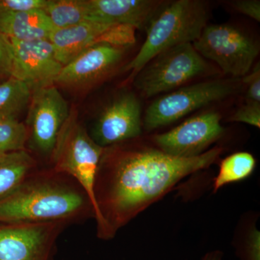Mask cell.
<instances>
[{
  "instance_id": "1",
  "label": "cell",
  "mask_w": 260,
  "mask_h": 260,
  "mask_svg": "<svg viewBox=\"0 0 260 260\" xmlns=\"http://www.w3.org/2000/svg\"><path fill=\"white\" fill-rule=\"evenodd\" d=\"M223 149L178 158L158 148H104L94 185L97 235L109 240L178 182L215 162Z\"/></svg>"
},
{
  "instance_id": "2",
  "label": "cell",
  "mask_w": 260,
  "mask_h": 260,
  "mask_svg": "<svg viewBox=\"0 0 260 260\" xmlns=\"http://www.w3.org/2000/svg\"><path fill=\"white\" fill-rule=\"evenodd\" d=\"M95 218L93 205L73 178L51 168L35 170L14 191L0 200V223L64 222Z\"/></svg>"
},
{
  "instance_id": "3",
  "label": "cell",
  "mask_w": 260,
  "mask_h": 260,
  "mask_svg": "<svg viewBox=\"0 0 260 260\" xmlns=\"http://www.w3.org/2000/svg\"><path fill=\"white\" fill-rule=\"evenodd\" d=\"M208 13L199 0H177L162 5L147 26V36L137 55L124 68L135 75L162 51L194 43L207 25Z\"/></svg>"
},
{
  "instance_id": "4",
  "label": "cell",
  "mask_w": 260,
  "mask_h": 260,
  "mask_svg": "<svg viewBox=\"0 0 260 260\" xmlns=\"http://www.w3.org/2000/svg\"><path fill=\"white\" fill-rule=\"evenodd\" d=\"M104 148L99 146L79 122L77 113L70 112L61 126L51 155L53 169L73 178L97 208L94 185Z\"/></svg>"
},
{
  "instance_id": "5",
  "label": "cell",
  "mask_w": 260,
  "mask_h": 260,
  "mask_svg": "<svg viewBox=\"0 0 260 260\" xmlns=\"http://www.w3.org/2000/svg\"><path fill=\"white\" fill-rule=\"evenodd\" d=\"M208 69L203 56L187 43L155 56L135 75V85L143 96L150 98L204 75Z\"/></svg>"
},
{
  "instance_id": "6",
  "label": "cell",
  "mask_w": 260,
  "mask_h": 260,
  "mask_svg": "<svg viewBox=\"0 0 260 260\" xmlns=\"http://www.w3.org/2000/svg\"><path fill=\"white\" fill-rule=\"evenodd\" d=\"M197 51L215 61L225 74L243 78L251 71L259 49L249 36L225 24L207 25L192 43Z\"/></svg>"
},
{
  "instance_id": "7",
  "label": "cell",
  "mask_w": 260,
  "mask_h": 260,
  "mask_svg": "<svg viewBox=\"0 0 260 260\" xmlns=\"http://www.w3.org/2000/svg\"><path fill=\"white\" fill-rule=\"evenodd\" d=\"M236 90L235 85L229 80H210L158 98L145 112V129L151 131L172 124L197 109L230 96Z\"/></svg>"
},
{
  "instance_id": "8",
  "label": "cell",
  "mask_w": 260,
  "mask_h": 260,
  "mask_svg": "<svg viewBox=\"0 0 260 260\" xmlns=\"http://www.w3.org/2000/svg\"><path fill=\"white\" fill-rule=\"evenodd\" d=\"M69 224L2 223L0 260H54L56 244Z\"/></svg>"
},
{
  "instance_id": "9",
  "label": "cell",
  "mask_w": 260,
  "mask_h": 260,
  "mask_svg": "<svg viewBox=\"0 0 260 260\" xmlns=\"http://www.w3.org/2000/svg\"><path fill=\"white\" fill-rule=\"evenodd\" d=\"M28 116L30 149L51 156L61 126L69 116L68 104L54 85L32 92Z\"/></svg>"
},
{
  "instance_id": "10",
  "label": "cell",
  "mask_w": 260,
  "mask_h": 260,
  "mask_svg": "<svg viewBox=\"0 0 260 260\" xmlns=\"http://www.w3.org/2000/svg\"><path fill=\"white\" fill-rule=\"evenodd\" d=\"M221 116L209 112L190 118L167 133L154 135L159 150L178 158H193L204 153L207 148L221 138L225 129Z\"/></svg>"
},
{
  "instance_id": "11",
  "label": "cell",
  "mask_w": 260,
  "mask_h": 260,
  "mask_svg": "<svg viewBox=\"0 0 260 260\" xmlns=\"http://www.w3.org/2000/svg\"><path fill=\"white\" fill-rule=\"evenodd\" d=\"M8 40L13 58L11 77L25 82L32 92L54 85L63 66L56 59L49 39Z\"/></svg>"
},
{
  "instance_id": "12",
  "label": "cell",
  "mask_w": 260,
  "mask_h": 260,
  "mask_svg": "<svg viewBox=\"0 0 260 260\" xmlns=\"http://www.w3.org/2000/svg\"><path fill=\"white\" fill-rule=\"evenodd\" d=\"M141 105L132 93H124L111 103L99 116L91 138L106 148L142 134Z\"/></svg>"
},
{
  "instance_id": "13",
  "label": "cell",
  "mask_w": 260,
  "mask_h": 260,
  "mask_svg": "<svg viewBox=\"0 0 260 260\" xmlns=\"http://www.w3.org/2000/svg\"><path fill=\"white\" fill-rule=\"evenodd\" d=\"M122 56L121 48L95 44L63 66L55 83L77 87L93 83L112 71L119 64Z\"/></svg>"
},
{
  "instance_id": "14",
  "label": "cell",
  "mask_w": 260,
  "mask_h": 260,
  "mask_svg": "<svg viewBox=\"0 0 260 260\" xmlns=\"http://www.w3.org/2000/svg\"><path fill=\"white\" fill-rule=\"evenodd\" d=\"M92 20L109 25L147 28L162 5L153 0H88Z\"/></svg>"
},
{
  "instance_id": "15",
  "label": "cell",
  "mask_w": 260,
  "mask_h": 260,
  "mask_svg": "<svg viewBox=\"0 0 260 260\" xmlns=\"http://www.w3.org/2000/svg\"><path fill=\"white\" fill-rule=\"evenodd\" d=\"M113 25L95 20L64 28H54L49 37L56 59L62 66L68 64L98 41Z\"/></svg>"
},
{
  "instance_id": "16",
  "label": "cell",
  "mask_w": 260,
  "mask_h": 260,
  "mask_svg": "<svg viewBox=\"0 0 260 260\" xmlns=\"http://www.w3.org/2000/svg\"><path fill=\"white\" fill-rule=\"evenodd\" d=\"M54 29V25L43 9L0 14V32L11 40L30 42L49 39Z\"/></svg>"
},
{
  "instance_id": "17",
  "label": "cell",
  "mask_w": 260,
  "mask_h": 260,
  "mask_svg": "<svg viewBox=\"0 0 260 260\" xmlns=\"http://www.w3.org/2000/svg\"><path fill=\"white\" fill-rule=\"evenodd\" d=\"M37 162L27 150L0 155V200L18 187L37 170Z\"/></svg>"
},
{
  "instance_id": "18",
  "label": "cell",
  "mask_w": 260,
  "mask_h": 260,
  "mask_svg": "<svg viewBox=\"0 0 260 260\" xmlns=\"http://www.w3.org/2000/svg\"><path fill=\"white\" fill-rule=\"evenodd\" d=\"M54 28H64L91 20L88 0H47L44 9Z\"/></svg>"
},
{
  "instance_id": "19",
  "label": "cell",
  "mask_w": 260,
  "mask_h": 260,
  "mask_svg": "<svg viewBox=\"0 0 260 260\" xmlns=\"http://www.w3.org/2000/svg\"><path fill=\"white\" fill-rule=\"evenodd\" d=\"M32 94L25 82L13 77L0 83V119H17L30 104Z\"/></svg>"
},
{
  "instance_id": "20",
  "label": "cell",
  "mask_w": 260,
  "mask_h": 260,
  "mask_svg": "<svg viewBox=\"0 0 260 260\" xmlns=\"http://www.w3.org/2000/svg\"><path fill=\"white\" fill-rule=\"evenodd\" d=\"M255 167V158L247 152H239L224 158L220 162L218 176L214 179V192L226 184L249 177Z\"/></svg>"
},
{
  "instance_id": "21",
  "label": "cell",
  "mask_w": 260,
  "mask_h": 260,
  "mask_svg": "<svg viewBox=\"0 0 260 260\" xmlns=\"http://www.w3.org/2000/svg\"><path fill=\"white\" fill-rule=\"evenodd\" d=\"M28 127L17 119H0V155L26 150Z\"/></svg>"
},
{
  "instance_id": "22",
  "label": "cell",
  "mask_w": 260,
  "mask_h": 260,
  "mask_svg": "<svg viewBox=\"0 0 260 260\" xmlns=\"http://www.w3.org/2000/svg\"><path fill=\"white\" fill-rule=\"evenodd\" d=\"M229 121L246 123L259 128L260 103L246 102L231 116Z\"/></svg>"
},
{
  "instance_id": "23",
  "label": "cell",
  "mask_w": 260,
  "mask_h": 260,
  "mask_svg": "<svg viewBox=\"0 0 260 260\" xmlns=\"http://www.w3.org/2000/svg\"><path fill=\"white\" fill-rule=\"evenodd\" d=\"M47 0H0V14L8 12L44 9Z\"/></svg>"
},
{
  "instance_id": "24",
  "label": "cell",
  "mask_w": 260,
  "mask_h": 260,
  "mask_svg": "<svg viewBox=\"0 0 260 260\" xmlns=\"http://www.w3.org/2000/svg\"><path fill=\"white\" fill-rule=\"evenodd\" d=\"M243 82L247 85L246 102L260 103V66L259 63L245 76Z\"/></svg>"
},
{
  "instance_id": "25",
  "label": "cell",
  "mask_w": 260,
  "mask_h": 260,
  "mask_svg": "<svg viewBox=\"0 0 260 260\" xmlns=\"http://www.w3.org/2000/svg\"><path fill=\"white\" fill-rule=\"evenodd\" d=\"M13 73V58L9 40L0 32V77L10 78Z\"/></svg>"
},
{
  "instance_id": "26",
  "label": "cell",
  "mask_w": 260,
  "mask_h": 260,
  "mask_svg": "<svg viewBox=\"0 0 260 260\" xmlns=\"http://www.w3.org/2000/svg\"><path fill=\"white\" fill-rule=\"evenodd\" d=\"M259 232L256 228L249 232L242 252L243 260H260Z\"/></svg>"
},
{
  "instance_id": "27",
  "label": "cell",
  "mask_w": 260,
  "mask_h": 260,
  "mask_svg": "<svg viewBox=\"0 0 260 260\" xmlns=\"http://www.w3.org/2000/svg\"><path fill=\"white\" fill-rule=\"evenodd\" d=\"M239 13L260 21V2L259 0H237L230 3Z\"/></svg>"
},
{
  "instance_id": "28",
  "label": "cell",
  "mask_w": 260,
  "mask_h": 260,
  "mask_svg": "<svg viewBox=\"0 0 260 260\" xmlns=\"http://www.w3.org/2000/svg\"><path fill=\"white\" fill-rule=\"evenodd\" d=\"M223 253L221 251H214L208 253L201 260H222Z\"/></svg>"
}]
</instances>
